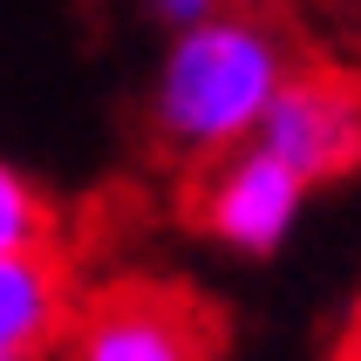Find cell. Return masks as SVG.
<instances>
[{"label":"cell","instance_id":"1","mask_svg":"<svg viewBox=\"0 0 361 361\" xmlns=\"http://www.w3.org/2000/svg\"><path fill=\"white\" fill-rule=\"evenodd\" d=\"M293 68V41L280 20L219 7L178 27L157 82H150V137L184 164H204L259 130L273 89Z\"/></svg>","mask_w":361,"mask_h":361},{"label":"cell","instance_id":"2","mask_svg":"<svg viewBox=\"0 0 361 361\" xmlns=\"http://www.w3.org/2000/svg\"><path fill=\"white\" fill-rule=\"evenodd\" d=\"M55 361H219V314L171 280H109L75 293Z\"/></svg>","mask_w":361,"mask_h":361},{"label":"cell","instance_id":"3","mask_svg":"<svg viewBox=\"0 0 361 361\" xmlns=\"http://www.w3.org/2000/svg\"><path fill=\"white\" fill-rule=\"evenodd\" d=\"M191 171H198V191H191L198 232H212L219 245H232L245 259L280 252L293 219H300V204H307V191H314L293 164H280L252 137L219 150V157H204V164H191Z\"/></svg>","mask_w":361,"mask_h":361},{"label":"cell","instance_id":"4","mask_svg":"<svg viewBox=\"0 0 361 361\" xmlns=\"http://www.w3.org/2000/svg\"><path fill=\"white\" fill-rule=\"evenodd\" d=\"M252 143H266L280 164H293L307 184H334L361 164V75L293 61L273 89Z\"/></svg>","mask_w":361,"mask_h":361},{"label":"cell","instance_id":"5","mask_svg":"<svg viewBox=\"0 0 361 361\" xmlns=\"http://www.w3.org/2000/svg\"><path fill=\"white\" fill-rule=\"evenodd\" d=\"M75 314V280L55 245L0 252V361H48Z\"/></svg>","mask_w":361,"mask_h":361},{"label":"cell","instance_id":"6","mask_svg":"<svg viewBox=\"0 0 361 361\" xmlns=\"http://www.w3.org/2000/svg\"><path fill=\"white\" fill-rule=\"evenodd\" d=\"M55 232H61L55 198L27 171L0 164V252H41V245H55Z\"/></svg>","mask_w":361,"mask_h":361},{"label":"cell","instance_id":"7","mask_svg":"<svg viewBox=\"0 0 361 361\" xmlns=\"http://www.w3.org/2000/svg\"><path fill=\"white\" fill-rule=\"evenodd\" d=\"M219 7H232V0H143V14H157L164 27H191V20L219 14Z\"/></svg>","mask_w":361,"mask_h":361},{"label":"cell","instance_id":"8","mask_svg":"<svg viewBox=\"0 0 361 361\" xmlns=\"http://www.w3.org/2000/svg\"><path fill=\"white\" fill-rule=\"evenodd\" d=\"M334 361H361V307H355V321H348V334L334 341Z\"/></svg>","mask_w":361,"mask_h":361}]
</instances>
